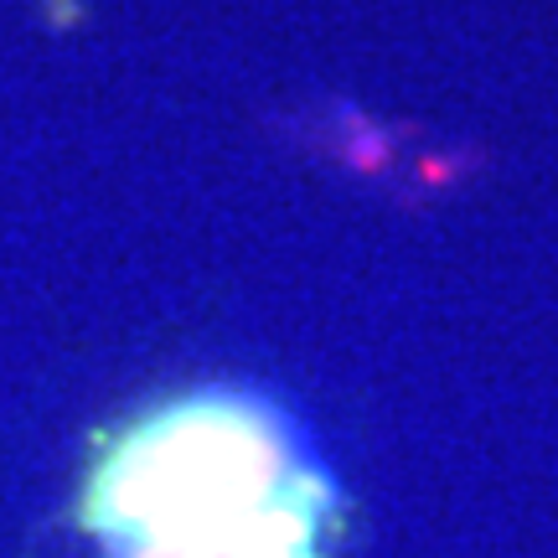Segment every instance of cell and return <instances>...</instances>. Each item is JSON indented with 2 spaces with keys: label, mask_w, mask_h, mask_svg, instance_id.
<instances>
[{
  "label": "cell",
  "mask_w": 558,
  "mask_h": 558,
  "mask_svg": "<svg viewBox=\"0 0 558 558\" xmlns=\"http://www.w3.org/2000/svg\"><path fill=\"white\" fill-rule=\"evenodd\" d=\"M83 527L99 558H337L341 497L275 403L197 388L104 435Z\"/></svg>",
  "instance_id": "6da1fadb"
}]
</instances>
